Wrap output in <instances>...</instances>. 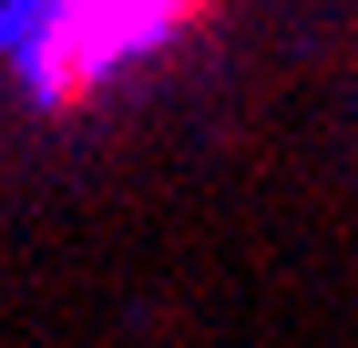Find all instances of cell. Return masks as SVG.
<instances>
[{"label":"cell","instance_id":"6da1fadb","mask_svg":"<svg viewBox=\"0 0 358 348\" xmlns=\"http://www.w3.org/2000/svg\"><path fill=\"white\" fill-rule=\"evenodd\" d=\"M225 0H10L0 11V52L21 62L41 113H83L123 62L185 41L194 21H215Z\"/></svg>","mask_w":358,"mask_h":348}]
</instances>
